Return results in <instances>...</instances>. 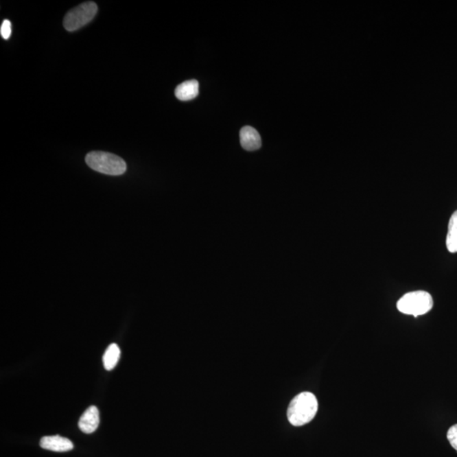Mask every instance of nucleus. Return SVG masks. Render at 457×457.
Wrapping results in <instances>:
<instances>
[{
    "label": "nucleus",
    "mask_w": 457,
    "mask_h": 457,
    "mask_svg": "<svg viewBox=\"0 0 457 457\" xmlns=\"http://www.w3.org/2000/svg\"><path fill=\"white\" fill-rule=\"evenodd\" d=\"M318 402L311 392H302L293 398L288 410L289 422L293 426H303L311 422L316 416Z\"/></svg>",
    "instance_id": "obj_1"
},
{
    "label": "nucleus",
    "mask_w": 457,
    "mask_h": 457,
    "mask_svg": "<svg viewBox=\"0 0 457 457\" xmlns=\"http://www.w3.org/2000/svg\"><path fill=\"white\" fill-rule=\"evenodd\" d=\"M99 425V412L95 406H91L79 420L78 426L83 433L92 434Z\"/></svg>",
    "instance_id": "obj_6"
},
{
    "label": "nucleus",
    "mask_w": 457,
    "mask_h": 457,
    "mask_svg": "<svg viewBox=\"0 0 457 457\" xmlns=\"http://www.w3.org/2000/svg\"><path fill=\"white\" fill-rule=\"evenodd\" d=\"M397 306L401 313L418 317L429 313L434 307V300L429 292L417 291L405 294Z\"/></svg>",
    "instance_id": "obj_3"
},
{
    "label": "nucleus",
    "mask_w": 457,
    "mask_h": 457,
    "mask_svg": "<svg viewBox=\"0 0 457 457\" xmlns=\"http://www.w3.org/2000/svg\"><path fill=\"white\" fill-rule=\"evenodd\" d=\"M241 144L246 151H255L262 146V140L257 130L251 126H245L240 132Z\"/></svg>",
    "instance_id": "obj_7"
},
{
    "label": "nucleus",
    "mask_w": 457,
    "mask_h": 457,
    "mask_svg": "<svg viewBox=\"0 0 457 457\" xmlns=\"http://www.w3.org/2000/svg\"><path fill=\"white\" fill-rule=\"evenodd\" d=\"M0 34H1L3 39H9L12 36V23L9 20L3 21L1 28H0Z\"/></svg>",
    "instance_id": "obj_12"
},
{
    "label": "nucleus",
    "mask_w": 457,
    "mask_h": 457,
    "mask_svg": "<svg viewBox=\"0 0 457 457\" xmlns=\"http://www.w3.org/2000/svg\"><path fill=\"white\" fill-rule=\"evenodd\" d=\"M446 246L449 253H457V211L453 213L449 221Z\"/></svg>",
    "instance_id": "obj_9"
},
{
    "label": "nucleus",
    "mask_w": 457,
    "mask_h": 457,
    "mask_svg": "<svg viewBox=\"0 0 457 457\" xmlns=\"http://www.w3.org/2000/svg\"><path fill=\"white\" fill-rule=\"evenodd\" d=\"M176 96L181 101H188L195 99L199 93V84L196 80L181 83L176 89Z\"/></svg>",
    "instance_id": "obj_8"
},
{
    "label": "nucleus",
    "mask_w": 457,
    "mask_h": 457,
    "mask_svg": "<svg viewBox=\"0 0 457 457\" xmlns=\"http://www.w3.org/2000/svg\"><path fill=\"white\" fill-rule=\"evenodd\" d=\"M40 446L43 449L56 452H67L74 448L73 443L67 438L54 435V436H45L40 441Z\"/></svg>",
    "instance_id": "obj_5"
},
{
    "label": "nucleus",
    "mask_w": 457,
    "mask_h": 457,
    "mask_svg": "<svg viewBox=\"0 0 457 457\" xmlns=\"http://www.w3.org/2000/svg\"><path fill=\"white\" fill-rule=\"evenodd\" d=\"M86 162L91 169L105 175L121 176L126 172V162L110 152H91L86 156Z\"/></svg>",
    "instance_id": "obj_2"
},
{
    "label": "nucleus",
    "mask_w": 457,
    "mask_h": 457,
    "mask_svg": "<svg viewBox=\"0 0 457 457\" xmlns=\"http://www.w3.org/2000/svg\"><path fill=\"white\" fill-rule=\"evenodd\" d=\"M119 357H121V349L117 344L115 343L110 344L103 357L105 369L108 371L114 369L116 364H118Z\"/></svg>",
    "instance_id": "obj_10"
},
{
    "label": "nucleus",
    "mask_w": 457,
    "mask_h": 457,
    "mask_svg": "<svg viewBox=\"0 0 457 457\" xmlns=\"http://www.w3.org/2000/svg\"><path fill=\"white\" fill-rule=\"evenodd\" d=\"M447 438L449 444L457 451V424L449 427L447 432Z\"/></svg>",
    "instance_id": "obj_11"
},
{
    "label": "nucleus",
    "mask_w": 457,
    "mask_h": 457,
    "mask_svg": "<svg viewBox=\"0 0 457 457\" xmlns=\"http://www.w3.org/2000/svg\"><path fill=\"white\" fill-rule=\"evenodd\" d=\"M97 6L92 1L81 3L67 14L64 19V27L68 32H74L84 27L95 17Z\"/></svg>",
    "instance_id": "obj_4"
}]
</instances>
